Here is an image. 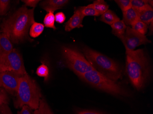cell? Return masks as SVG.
<instances>
[{
	"mask_svg": "<svg viewBox=\"0 0 153 114\" xmlns=\"http://www.w3.org/2000/svg\"><path fill=\"white\" fill-rule=\"evenodd\" d=\"M10 1L9 0H0V16H3L7 13Z\"/></svg>",
	"mask_w": 153,
	"mask_h": 114,
	"instance_id": "obj_26",
	"label": "cell"
},
{
	"mask_svg": "<svg viewBox=\"0 0 153 114\" xmlns=\"http://www.w3.org/2000/svg\"><path fill=\"white\" fill-rule=\"evenodd\" d=\"M82 52L94 70L115 81L121 79L123 70L117 62L88 47L83 48Z\"/></svg>",
	"mask_w": 153,
	"mask_h": 114,
	"instance_id": "obj_3",
	"label": "cell"
},
{
	"mask_svg": "<svg viewBox=\"0 0 153 114\" xmlns=\"http://www.w3.org/2000/svg\"><path fill=\"white\" fill-rule=\"evenodd\" d=\"M126 73L135 88L142 90L148 81L150 73L149 60L143 49L126 51Z\"/></svg>",
	"mask_w": 153,
	"mask_h": 114,
	"instance_id": "obj_2",
	"label": "cell"
},
{
	"mask_svg": "<svg viewBox=\"0 0 153 114\" xmlns=\"http://www.w3.org/2000/svg\"><path fill=\"white\" fill-rule=\"evenodd\" d=\"M137 13L139 20L148 26L153 22V9L150 5H148L144 9L137 12Z\"/></svg>",
	"mask_w": 153,
	"mask_h": 114,
	"instance_id": "obj_13",
	"label": "cell"
},
{
	"mask_svg": "<svg viewBox=\"0 0 153 114\" xmlns=\"http://www.w3.org/2000/svg\"><path fill=\"white\" fill-rule=\"evenodd\" d=\"M131 7L137 13L149 5L147 0H131Z\"/></svg>",
	"mask_w": 153,
	"mask_h": 114,
	"instance_id": "obj_22",
	"label": "cell"
},
{
	"mask_svg": "<svg viewBox=\"0 0 153 114\" xmlns=\"http://www.w3.org/2000/svg\"><path fill=\"white\" fill-rule=\"evenodd\" d=\"M18 114H32L31 109L27 105H24L21 110L18 112Z\"/></svg>",
	"mask_w": 153,
	"mask_h": 114,
	"instance_id": "obj_31",
	"label": "cell"
},
{
	"mask_svg": "<svg viewBox=\"0 0 153 114\" xmlns=\"http://www.w3.org/2000/svg\"><path fill=\"white\" fill-rule=\"evenodd\" d=\"M131 27L135 31L143 35H145V34H146L149 28L147 25L144 24L140 20H138L136 22L134 23L131 25Z\"/></svg>",
	"mask_w": 153,
	"mask_h": 114,
	"instance_id": "obj_19",
	"label": "cell"
},
{
	"mask_svg": "<svg viewBox=\"0 0 153 114\" xmlns=\"http://www.w3.org/2000/svg\"><path fill=\"white\" fill-rule=\"evenodd\" d=\"M83 18L79 8H75L74 15L65 24V31L70 32L75 28L83 27L82 22Z\"/></svg>",
	"mask_w": 153,
	"mask_h": 114,
	"instance_id": "obj_10",
	"label": "cell"
},
{
	"mask_svg": "<svg viewBox=\"0 0 153 114\" xmlns=\"http://www.w3.org/2000/svg\"><path fill=\"white\" fill-rule=\"evenodd\" d=\"M11 71L20 76L27 74L22 56L16 49L0 58V73Z\"/></svg>",
	"mask_w": 153,
	"mask_h": 114,
	"instance_id": "obj_7",
	"label": "cell"
},
{
	"mask_svg": "<svg viewBox=\"0 0 153 114\" xmlns=\"http://www.w3.org/2000/svg\"><path fill=\"white\" fill-rule=\"evenodd\" d=\"M13 49L12 42L6 34L0 32V58Z\"/></svg>",
	"mask_w": 153,
	"mask_h": 114,
	"instance_id": "obj_12",
	"label": "cell"
},
{
	"mask_svg": "<svg viewBox=\"0 0 153 114\" xmlns=\"http://www.w3.org/2000/svg\"><path fill=\"white\" fill-rule=\"evenodd\" d=\"M68 0H46L40 3L41 8L47 13H52L56 10L62 9L68 3Z\"/></svg>",
	"mask_w": 153,
	"mask_h": 114,
	"instance_id": "obj_11",
	"label": "cell"
},
{
	"mask_svg": "<svg viewBox=\"0 0 153 114\" xmlns=\"http://www.w3.org/2000/svg\"><path fill=\"white\" fill-rule=\"evenodd\" d=\"M62 53L67 66L79 78L88 72L94 70L83 54L76 49L64 46L62 48Z\"/></svg>",
	"mask_w": 153,
	"mask_h": 114,
	"instance_id": "obj_6",
	"label": "cell"
},
{
	"mask_svg": "<svg viewBox=\"0 0 153 114\" xmlns=\"http://www.w3.org/2000/svg\"><path fill=\"white\" fill-rule=\"evenodd\" d=\"M100 20L102 22L111 26L120 19L114 12L109 9L101 15Z\"/></svg>",
	"mask_w": 153,
	"mask_h": 114,
	"instance_id": "obj_16",
	"label": "cell"
},
{
	"mask_svg": "<svg viewBox=\"0 0 153 114\" xmlns=\"http://www.w3.org/2000/svg\"><path fill=\"white\" fill-rule=\"evenodd\" d=\"M21 77L11 71L0 73V87H3L10 92L17 93Z\"/></svg>",
	"mask_w": 153,
	"mask_h": 114,
	"instance_id": "obj_9",
	"label": "cell"
},
{
	"mask_svg": "<svg viewBox=\"0 0 153 114\" xmlns=\"http://www.w3.org/2000/svg\"><path fill=\"white\" fill-rule=\"evenodd\" d=\"M115 1L123 12L131 8V0H115Z\"/></svg>",
	"mask_w": 153,
	"mask_h": 114,
	"instance_id": "obj_24",
	"label": "cell"
},
{
	"mask_svg": "<svg viewBox=\"0 0 153 114\" xmlns=\"http://www.w3.org/2000/svg\"><path fill=\"white\" fill-rule=\"evenodd\" d=\"M120 39L124 45L126 51H132L142 44L151 43V41L145 35L137 33L130 26H127L125 32Z\"/></svg>",
	"mask_w": 153,
	"mask_h": 114,
	"instance_id": "obj_8",
	"label": "cell"
},
{
	"mask_svg": "<svg viewBox=\"0 0 153 114\" xmlns=\"http://www.w3.org/2000/svg\"><path fill=\"white\" fill-rule=\"evenodd\" d=\"M33 114H54L44 98L40 99L38 109L36 110Z\"/></svg>",
	"mask_w": 153,
	"mask_h": 114,
	"instance_id": "obj_17",
	"label": "cell"
},
{
	"mask_svg": "<svg viewBox=\"0 0 153 114\" xmlns=\"http://www.w3.org/2000/svg\"><path fill=\"white\" fill-rule=\"evenodd\" d=\"M56 22L59 24H63L66 20V16L62 12H59L56 14L55 15Z\"/></svg>",
	"mask_w": 153,
	"mask_h": 114,
	"instance_id": "obj_27",
	"label": "cell"
},
{
	"mask_svg": "<svg viewBox=\"0 0 153 114\" xmlns=\"http://www.w3.org/2000/svg\"><path fill=\"white\" fill-rule=\"evenodd\" d=\"M93 5L100 15H102L109 10V5L104 0H96L94 1Z\"/></svg>",
	"mask_w": 153,
	"mask_h": 114,
	"instance_id": "obj_20",
	"label": "cell"
},
{
	"mask_svg": "<svg viewBox=\"0 0 153 114\" xmlns=\"http://www.w3.org/2000/svg\"><path fill=\"white\" fill-rule=\"evenodd\" d=\"M49 68L46 65L43 64L39 66L36 70V74L39 77H44L47 79L49 76Z\"/></svg>",
	"mask_w": 153,
	"mask_h": 114,
	"instance_id": "obj_25",
	"label": "cell"
},
{
	"mask_svg": "<svg viewBox=\"0 0 153 114\" xmlns=\"http://www.w3.org/2000/svg\"><path fill=\"white\" fill-rule=\"evenodd\" d=\"M35 22L34 8L29 9L23 6L3 21L0 32L6 34L13 43H19L28 39V32Z\"/></svg>",
	"mask_w": 153,
	"mask_h": 114,
	"instance_id": "obj_1",
	"label": "cell"
},
{
	"mask_svg": "<svg viewBox=\"0 0 153 114\" xmlns=\"http://www.w3.org/2000/svg\"><path fill=\"white\" fill-rule=\"evenodd\" d=\"M76 114H106L99 111L93 110H81L76 112Z\"/></svg>",
	"mask_w": 153,
	"mask_h": 114,
	"instance_id": "obj_30",
	"label": "cell"
},
{
	"mask_svg": "<svg viewBox=\"0 0 153 114\" xmlns=\"http://www.w3.org/2000/svg\"><path fill=\"white\" fill-rule=\"evenodd\" d=\"M22 1L25 3V6L32 7L33 8L36 7L37 5L40 1L39 0H23Z\"/></svg>",
	"mask_w": 153,
	"mask_h": 114,
	"instance_id": "obj_29",
	"label": "cell"
},
{
	"mask_svg": "<svg viewBox=\"0 0 153 114\" xmlns=\"http://www.w3.org/2000/svg\"><path fill=\"white\" fill-rule=\"evenodd\" d=\"M96 89L117 96H128V92L117 81L112 80L95 70H91L80 77Z\"/></svg>",
	"mask_w": 153,
	"mask_h": 114,
	"instance_id": "obj_5",
	"label": "cell"
},
{
	"mask_svg": "<svg viewBox=\"0 0 153 114\" xmlns=\"http://www.w3.org/2000/svg\"><path fill=\"white\" fill-rule=\"evenodd\" d=\"M79 8L84 18L86 16L98 17L100 16L94 9L93 4H89L87 6L79 7Z\"/></svg>",
	"mask_w": 153,
	"mask_h": 114,
	"instance_id": "obj_21",
	"label": "cell"
},
{
	"mask_svg": "<svg viewBox=\"0 0 153 114\" xmlns=\"http://www.w3.org/2000/svg\"><path fill=\"white\" fill-rule=\"evenodd\" d=\"M17 96L14 103L17 108L27 105L31 109L36 110L38 109L41 97L40 90L36 81L27 74L20 78Z\"/></svg>",
	"mask_w": 153,
	"mask_h": 114,
	"instance_id": "obj_4",
	"label": "cell"
},
{
	"mask_svg": "<svg viewBox=\"0 0 153 114\" xmlns=\"http://www.w3.org/2000/svg\"><path fill=\"white\" fill-rule=\"evenodd\" d=\"M55 19L54 13H48L45 15L44 19L45 26L48 28L56 29L55 25Z\"/></svg>",
	"mask_w": 153,
	"mask_h": 114,
	"instance_id": "obj_23",
	"label": "cell"
},
{
	"mask_svg": "<svg viewBox=\"0 0 153 114\" xmlns=\"http://www.w3.org/2000/svg\"><path fill=\"white\" fill-rule=\"evenodd\" d=\"M8 97L5 90L0 88V105L6 104L8 102Z\"/></svg>",
	"mask_w": 153,
	"mask_h": 114,
	"instance_id": "obj_28",
	"label": "cell"
},
{
	"mask_svg": "<svg viewBox=\"0 0 153 114\" xmlns=\"http://www.w3.org/2000/svg\"><path fill=\"white\" fill-rule=\"evenodd\" d=\"M123 13V21L127 26H131L137 21L139 20L138 13L132 7Z\"/></svg>",
	"mask_w": 153,
	"mask_h": 114,
	"instance_id": "obj_14",
	"label": "cell"
},
{
	"mask_svg": "<svg viewBox=\"0 0 153 114\" xmlns=\"http://www.w3.org/2000/svg\"><path fill=\"white\" fill-rule=\"evenodd\" d=\"M44 28L45 26L43 24L34 22L30 28V36L33 38L38 37L42 33Z\"/></svg>",
	"mask_w": 153,
	"mask_h": 114,
	"instance_id": "obj_18",
	"label": "cell"
},
{
	"mask_svg": "<svg viewBox=\"0 0 153 114\" xmlns=\"http://www.w3.org/2000/svg\"><path fill=\"white\" fill-rule=\"evenodd\" d=\"M111 27L112 28L113 34L120 38L125 32L127 26L124 24L123 20H120L111 25Z\"/></svg>",
	"mask_w": 153,
	"mask_h": 114,
	"instance_id": "obj_15",
	"label": "cell"
}]
</instances>
